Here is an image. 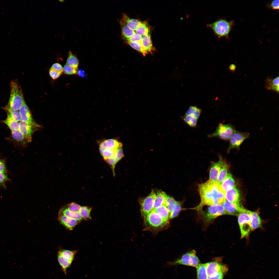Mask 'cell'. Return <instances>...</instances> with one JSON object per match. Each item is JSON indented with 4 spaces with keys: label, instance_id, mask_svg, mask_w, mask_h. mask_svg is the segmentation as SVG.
<instances>
[{
    "label": "cell",
    "instance_id": "cell-51",
    "mask_svg": "<svg viewBox=\"0 0 279 279\" xmlns=\"http://www.w3.org/2000/svg\"><path fill=\"white\" fill-rule=\"evenodd\" d=\"M50 68L61 74L63 72V67L60 64L58 63L53 64Z\"/></svg>",
    "mask_w": 279,
    "mask_h": 279
},
{
    "label": "cell",
    "instance_id": "cell-54",
    "mask_svg": "<svg viewBox=\"0 0 279 279\" xmlns=\"http://www.w3.org/2000/svg\"><path fill=\"white\" fill-rule=\"evenodd\" d=\"M77 74L79 76L82 77H85L86 75L85 72L81 69H78L77 70Z\"/></svg>",
    "mask_w": 279,
    "mask_h": 279
},
{
    "label": "cell",
    "instance_id": "cell-37",
    "mask_svg": "<svg viewBox=\"0 0 279 279\" xmlns=\"http://www.w3.org/2000/svg\"><path fill=\"white\" fill-rule=\"evenodd\" d=\"M91 207L87 206L81 207L79 212L83 219L87 220L91 219V212L92 210Z\"/></svg>",
    "mask_w": 279,
    "mask_h": 279
},
{
    "label": "cell",
    "instance_id": "cell-43",
    "mask_svg": "<svg viewBox=\"0 0 279 279\" xmlns=\"http://www.w3.org/2000/svg\"><path fill=\"white\" fill-rule=\"evenodd\" d=\"M181 210V206L180 202L176 201L174 207L172 212L169 215V218L172 219L176 216Z\"/></svg>",
    "mask_w": 279,
    "mask_h": 279
},
{
    "label": "cell",
    "instance_id": "cell-1",
    "mask_svg": "<svg viewBox=\"0 0 279 279\" xmlns=\"http://www.w3.org/2000/svg\"><path fill=\"white\" fill-rule=\"evenodd\" d=\"M198 190L200 197V202L194 209L198 211H202L204 206L222 204L226 200L225 193L222 189L221 185L217 182L208 180L206 182L199 184Z\"/></svg>",
    "mask_w": 279,
    "mask_h": 279
},
{
    "label": "cell",
    "instance_id": "cell-34",
    "mask_svg": "<svg viewBox=\"0 0 279 279\" xmlns=\"http://www.w3.org/2000/svg\"><path fill=\"white\" fill-rule=\"evenodd\" d=\"M202 112L201 109L197 106H190L186 112L185 115H190L198 119L200 116Z\"/></svg>",
    "mask_w": 279,
    "mask_h": 279
},
{
    "label": "cell",
    "instance_id": "cell-29",
    "mask_svg": "<svg viewBox=\"0 0 279 279\" xmlns=\"http://www.w3.org/2000/svg\"><path fill=\"white\" fill-rule=\"evenodd\" d=\"M153 210L159 215L165 221L168 222L170 214L168 210L165 205H162Z\"/></svg>",
    "mask_w": 279,
    "mask_h": 279
},
{
    "label": "cell",
    "instance_id": "cell-28",
    "mask_svg": "<svg viewBox=\"0 0 279 279\" xmlns=\"http://www.w3.org/2000/svg\"><path fill=\"white\" fill-rule=\"evenodd\" d=\"M4 109L7 112V117L12 119L19 121L21 120L19 110L12 109L6 105Z\"/></svg>",
    "mask_w": 279,
    "mask_h": 279
},
{
    "label": "cell",
    "instance_id": "cell-49",
    "mask_svg": "<svg viewBox=\"0 0 279 279\" xmlns=\"http://www.w3.org/2000/svg\"><path fill=\"white\" fill-rule=\"evenodd\" d=\"M227 272L221 271L214 275L208 277L207 279H223L224 275Z\"/></svg>",
    "mask_w": 279,
    "mask_h": 279
},
{
    "label": "cell",
    "instance_id": "cell-53",
    "mask_svg": "<svg viewBox=\"0 0 279 279\" xmlns=\"http://www.w3.org/2000/svg\"><path fill=\"white\" fill-rule=\"evenodd\" d=\"M0 172L6 173V169L5 163L2 160L0 159Z\"/></svg>",
    "mask_w": 279,
    "mask_h": 279
},
{
    "label": "cell",
    "instance_id": "cell-36",
    "mask_svg": "<svg viewBox=\"0 0 279 279\" xmlns=\"http://www.w3.org/2000/svg\"><path fill=\"white\" fill-rule=\"evenodd\" d=\"M184 121L189 126L194 128L197 125L198 119L190 115H185L182 117Z\"/></svg>",
    "mask_w": 279,
    "mask_h": 279
},
{
    "label": "cell",
    "instance_id": "cell-18",
    "mask_svg": "<svg viewBox=\"0 0 279 279\" xmlns=\"http://www.w3.org/2000/svg\"><path fill=\"white\" fill-rule=\"evenodd\" d=\"M225 197L226 200L230 202L240 204V193L236 187L227 191L225 193Z\"/></svg>",
    "mask_w": 279,
    "mask_h": 279
},
{
    "label": "cell",
    "instance_id": "cell-24",
    "mask_svg": "<svg viewBox=\"0 0 279 279\" xmlns=\"http://www.w3.org/2000/svg\"><path fill=\"white\" fill-rule=\"evenodd\" d=\"M250 215L251 230H253L260 227L262 221L258 213L251 211Z\"/></svg>",
    "mask_w": 279,
    "mask_h": 279
},
{
    "label": "cell",
    "instance_id": "cell-2",
    "mask_svg": "<svg viewBox=\"0 0 279 279\" xmlns=\"http://www.w3.org/2000/svg\"><path fill=\"white\" fill-rule=\"evenodd\" d=\"M234 25V20L229 21L221 18L213 23L207 24L206 27L212 31L214 35L219 40L222 38L227 40L229 39V34Z\"/></svg>",
    "mask_w": 279,
    "mask_h": 279
},
{
    "label": "cell",
    "instance_id": "cell-55",
    "mask_svg": "<svg viewBox=\"0 0 279 279\" xmlns=\"http://www.w3.org/2000/svg\"><path fill=\"white\" fill-rule=\"evenodd\" d=\"M229 70L232 72H234L236 69V66L234 64L230 65L229 67Z\"/></svg>",
    "mask_w": 279,
    "mask_h": 279
},
{
    "label": "cell",
    "instance_id": "cell-3",
    "mask_svg": "<svg viewBox=\"0 0 279 279\" xmlns=\"http://www.w3.org/2000/svg\"><path fill=\"white\" fill-rule=\"evenodd\" d=\"M10 85V94L7 105L12 109L19 110L25 102L21 87L17 80L11 81Z\"/></svg>",
    "mask_w": 279,
    "mask_h": 279
},
{
    "label": "cell",
    "instance_id": "cell-12",
    "mask_svg": "<svg viewBox=\"0 0 279 279\" xmlns=\"http://www.w3.org/2000/svg\"><path fill=\"white\" fill-rule=\"evenodd\" d=\"M37 128L22 120L19 122V131L24 136L26 142L31 141L32 134Z\"/></svg>",
    "mask_w": 279,
    "mask_h": 279
},
{
    "label": "cell",
    "instance_id": "cell-7",
    "mask_svg": "<svg viewBox=\"0 0 279 279\" xmlns=\"http://www.w3.org/2000/svg\"><path fill=\"white\" fill-rule=\"evenodd\" d=\"M224 214L226 212L222 204L212 205L209 206L204 213L203 218L205 223H208L218 216Z\"/></svg>",
    "mask_w": 279,
    "mask_h": 279
},
{
    "label": "cell",
    "instance_id": "cell-5",
    "mask_svg": "<svg viewBox=\"0 0 279 279\" xmlns=\"http://www.w3.org/2000/svg\"><path fill=\"white\" fill-rule=\"evenodd\" d=\"M234 126L230 124L220 123L215 131L208 135L209 138L217 137L225 141L229 140L235 130Z\"/></svg>",
    "mask_w": 279,
    "mask_h": 279
},
{
    "label": "cell",
    "instance_id": "cell-31",
    "mask_svg": "<svg viewBox=\"0 0 279 279\" xmlns=\"http://www.w3.org/2000/svg\"><path fill=\"white\" fill-rule=\"evenodd\" d=\"M207 263L200 264L196 268L198 279H207L206 267Z\"/></svg>",
    "mask_w": 279,
    "mask_h": 279
},
{
    "label": "cell",
    "instance_id": "cell-50",
    "mask_svg": "<svg viewBox=\"0 0 279 279\" xmlns=\"http://www.w3.org/2000/svg\"><path fill=\"white\" fill-rule=\"evenodd\" d=\"M49 74L52 79L56 80L59 78L62 74L50 68L49 71Z\"/></svg>",
    "mask_w": 279,
    "mask_h": 279
},
{
    "label": "cell",
    "instance_id": "cell-46",
    "mask_svg": "<svg viewBox=\"0 0 279 279\" xmlns=\"http://www.w3.org/2000/svg\"><path fill=\"white\" fill-rule=\"evenodd\" d=\"M279 3L278 0L272 1L267 4V7L271 10H278L279 8Z\"/></svg>",
    "mask_w": 279,
    "mask_h": 279
},
{
    "label": "cell",
    "instance_id": "cell-44",
    "mask_svg": "<svg viewBox=\"0 0 279 279\" xmlns=\"http://www.w3.org/2000/svg\"><path fill=\"white\" fill-rule=\"evenodd\" d=\"M66 206L69 210L73 212H79L81 207L80 205L74 202L68 204Z\"/></svg>",
    "mask_w": 279,
    "mask_h": 279
},
{
    "label": "cell",
    "instance_id": "cell-11",
    "mask_svg": "<svg viewBox=\"0 0 279 279\" xmlns=\"http://www.w3.org/2000/svg\"><path fill=\"white\" fill-rule=\"evenodd\" d=\"M145 218L148 224L154 228H161L168 223L153 210L149 213Z\"/></svg>",
    "mask_w": 279,
    "mask_h": 279
},
{
    "label": "cell",
    "instance_id": "cell-39",
    "mask_svg": "<svg viewBox=\"0 0 279 279\" xmlns=\"http://www.w3.org/2000/svg\"><path fill=\"white\" fill-rule=\"evenodd\" d=\"M126 43L133 48L140 52L143 56H145L148 54L147 52L143 48L140 43L129 42H127Z\"/></svg>",
    "mask_w": 279,
    "mask_h": 279
},
{
    "label": "cell",
    "instance_id": "cell-20",
    "mask_svg": "<svg viewBox=\"0 0 279 279\" xmlns=\"http://www.w3.org/2000/svg\"><path fill=\"white\" fill-rule=\"evenodd\" d=\"M140 43L148 54L152 53L154 52V48L153 46L151 35L149 33L142 36Z\"/></svg>",
    "mask_w": 279,
    "mask_h": 279
},
{
    "label": "cell",
    "instance_id": "cell-10",
    "mask_svg": "<svg viewBox=\"0 0 279 279\" xmlns=\"http://www.w3.org/2000/svg\"><path fill=\"white\" fill-rule=\"evenodd\" d=\"M154 191L151 193L142 201L141 204V211L143 216L145 218L153 210L154 200L156 196Z\"/></svg>",
    "mask_w": 279,
    "mask_h": 279
},
{
    "label": "cell",
    "instance_id": "cell-16",
    "mask_svg": "<svg viewBox=\"0 0 279 279\" xmlns=\"http://www.w3.org/2000/svg\"><path fill=\"white\" fill-rule=\"evenodd\" d=\"M58 220L60 223L70 230H72L80 221L69 218L59 212Z\"/></svg>",
    "mask_w": 279,
    "mask_h": 279
},
{
    "label": "cell",
    "instance_id": "cell-32",
    "mask_svg": "<svg viewBox=\"0 0 279 279\" xmlns=\"http://www.w3.org/2000/svg\"><path fill=\"white\" fill-rule=\"evenodd\" d=\"M2 122L5 123L9 128L11 131L19 130V122L14 121L8 117Z\"/></svg>",
    "mask_w": 279,
    "mask_h": 279
},
{
    "label": "cell",
    "instance_id": "cell-30",
    "mask_svg": "<svg viewBox=\"0 0 279 279\" xmlns=\"http://www.w3.org/2000/svg\"><path fill=\"white\" fill-rule=\"evenodd\" d=\"M105 146L107 148L118 149L122 148V143L114 139H110L103 140Z\"/></svg>",
    "mask_w": 279,
    "mask_h": 279
},
{
    "label": "cell",
    "instance_id": "cell-38",
    "mask_svg": "<svg viewBox=\"0 0 279 279\" xmlns=\"http://www.w3.org/2000/svg\"><path fill=\"white\" fill-rule=\"evenodd\" d=\"M103 141L104 142L103 140ZM104 144L105 147L101 154L104 159L106 161L108 159L112 157L118 149H111L106 148L105 146L104 143Z\"/></svg>",
    "mask_w": 279,
    "mask_h": 279
},
{
    "label": "cell",
    "instance_id": "cell-6",
    "mask_svg": "<svg viewBox=\"0 0 279 279\" xmlns=\"http://www.w3.org/2000/svg\"><path fill=\"white\" fill-rule=\"evenodd\" d=\"M78 251L66 250L59 251L57 254V259L62 270L66 274L67 270L71 266L75 255Z\"/></svg>",
    "mask_w": 279,
    "mask_h": 279
},
{
    "label": "cell",
    "instance_id": "cell-8",
    "mask_svg": "<svg viewBox=\"0 0 279 279\" xmlns=\"http://www.w3.org/2000/svg\"><path fill=\"white\" fill-rule=\"evenodd\" d=\"M250 134L235 130L229 140V144L227 152H229L233 149H237L244 141L249 137Z\"/></svg>",
    "mask_w": 279,
    "mask_h": 279
},
{
    "label": "cell",
    "instance_id": "cell-14",
    "mask_svg": "<svg viewBox=\"0 0 279 279\" xmlns=\"http://www.w3.org/2000/svg\"><path fill=\"white\" fill-rule=\"evenodd\" d=\"M225 210L226 214L237 216L244 208L240 204H235L226 200L222 204Z\"/></svg>",
    "mask_w": 279,
    "mask_h": 279
},
{
    "label": "cell",
    "instance_id": "cell-33",
    "mask_svg": "<svg viewBox=\"0 0 279 279\" xmlns=\"http://www.w3.org/2000/svg\"><path fill=\"white\" fill-rule=\"evenodd\" d=\"M228 165L225 162H224L219 173L217 182L220 184L226 177L228 174Z\"/></svg>",
    "mask_w": 279,
    "mask_h": 279
},
{
    "label": "cell",
    "instance_id": "cell-52",
    "mask_svg": "<svg viewBox=\"0 0 279 279\" xmlns=\"http://www.w3.org/2000/svg\"><path fill=\"white\" fill-rule=\"evenodd\" d=\"M8 180L6 173H4L0 172V184L4 185L5 182Z\"/></svg>",
    "mask_w": 279,
    "mask_h": 279
},
{
    "label": "cell",
    "instance_id": "cell-35",
    "mask_svg": "<svg viewBox=\"0 0 279 279\" xmlns=\"http://www.w3.org/2000/svg\"><path fill=\"white\" fill-rule=\"evenodd\" d=\"M150 29L147 23L145 21L142 22L135 31V33L142 36L147 35L149 33Z\"/></svg>",
    "mask_w": 279,
    "mask_h": 279
},
{
    "label": "cell",
    "instance_id": "cell-40",
    "mask_svg": "<svg viewBox=\"0 0 279 279\" xmlns=\"http://www.w3.org/2000/svg\"><path fill=\"white\" fill-rule=\"evenodd\" d=\"M11 134L13 138L17 142L22 143L26 142L24 136L19 130L11 131Z\"/></svg>",
    "mask_w": 279,
    "mask_h": 279
},
{
    "label": "cell",
    "instance_id": "cell-45",
    "mask_svg": "<svg viewBox=\"0 0 279 279\" xmlns=\"http://www.w3.org/2000/svg\"><path fill=\"white\" fill-rule=\"evenodd\" d=\"M142 36L136 33L134 34L131 37L125 40L126 42H140Z\"/></svg>",
    "mask_w": 279,
    "mask_h": 279
},
{
    "label": "cell",
    "instance_id": "cell-23",
    "mask_svg": "<svg viewBox=\"0 0 279 279\" xmlns=\"http://www.w3.org/2000/svg\"><path fill=\"white\" fill-rule=\"evenodd\" d=\"M121 29V34L122 37L126 40L131 37L136 33L135 32L130 28L121 19L119 21Z\"/></svg>",
    "mask_w": 279,
    "mask_h": 279
},
{
    "label": "cell",
    "instance_id": "cell-19",
    "mask_svg": "<svg viewBox=\"0 0 279 279\" xmlns=\"http://www.w3.org/2000/svg\"><path fill=\"white\" fill-rule=\"evenodd\" d=\"M279 76L273 79L268 76L265 80V87L267 90L278 94L279 91Z\"/></svg>",
    "mask_w": 279,
    "mask_h": 279
},
{
    "label": "cell",
    "instance_id": "cell-47",
    "mask_svg": "<svg viewBox=\"0 0 279 279\" xmlns=\"http://www.w3.org/2000/svg\"><path fill=\"white\" fill-rule=\"evenodd\" d=\"M124 156L122 148L119 149L111 157L119 161Z\"/></svg>",
    "mask_w": 279,
    "mask_h": 279
},
{
    "label": "cell",
    "instance_id": "cell-27",
    "mask_svg": "<svg viewBox=\"0 0 279 279\" xmlns=\"http://www.w3.org/2000/svg\"><path fill=\"white\" fill-rule=\"evenodd\" d=\"M66 64L77 70L79 65V60L76 56L70 51L68 53Z\"/></svg>",
    "mask_w": 279,
    "mask_h": 279
},
{
    "label": "cell",
    "instance_id": "cell-26",
    "mask_svg": "<svg viewBox=\"0 0 279 279\" xmlns=\"http://www.w3.org/2000/svg\"><path fill=\"white\" fill-rule=\"evenodd\" d=\"M59 212L62 213L67 217L81 221L82 219L79 212H73L69 210L66 206L61 208Z\"/></svg>",
    "mask_w": 279,
    "mask_h": 279
},
{
    "label": "cell",
    "instance_id": "cell-4",
    "mask_svg": "<svg viewBox=\"0 0 279 279\" xmlns=\"http://www.w3.org/2000/svg\"><path fill=\"white\" fill-rule=\"evenodd\" d=\"M251 211L244 208L237 215L241 238L247 236L251 230Z\"/></svg>",
    "mask_w": 279,
    "mask_h": 279
},
{
    "label": "cell",
    "instance_id": "cell-17",
    "mask_svg": "<svg viewBox=\"0 0 279 279\" xmlns=\"http://www.w3.org/2000/svg\"><path fill=\"white\" fill-rule=\"evenodd\" d=\"M195 252L194 250H191L183 255L181 258L170 262V264L173 265H182L191 266L192 256Z\"/></svg>",
    "mask_w": 279,
    "mask_h": 279
},
{
    "label": "cell",
    "instance_id": "cell-41",
    "mask_svg": "<svg viewBox=\"0 0 279 279\" xmlns=\"http://www.w3.org/2000/svg\"><path fill=\"white\" fill-rule=\"evenodd\" d=\"M176 201L172 197L167 196L166 199L165 205L168 210L169 214L171 213L175 206Z\"/></svg>",
    "mask_w": 279,
    "mask_h": 279
},
{
    "label": "cell",
    "instance_id": "cell-21",
    "mask_svg": "<svg viewBox=\"0 0 279 279\" xmlns=\"http://www.w3.org/2000/svg\"><path fill=\"white\" fill-rule=\"evenodd\" d=\"M121 19L130 28L134 31L136 30L142 22L138 20L130 18L125 14L122 15Z\"/></svg>",
    "mask_w": 279,
    "mask_h": 279
},
{
    "label": "cell",
    "instance_id": "cell-15",
    "mask_svg": "<svg viewBox=\"0 0 279 279\" xmlns=\"http://www.w3.org/2000/svg\"><path fill=\"white\" fill-rule=\"evenodd\" d=\"M223 163V160L221 157H220L218 161L213 163L210 169L209 180L217 182L219 173Z\"/></svg>",
    "mask_w": 279,
    "mask_h": 279
},
{
    "label": "cell",
    "instance_id": "cell-48",
    "mask_svg": "<svg viewBox=\"0 0 279 279\" xmlns=\"http://www.w3.org/2000/svg\"><path fill=\"white\" fill-rule=\"evenodd\" d=\"M107 163L111 166L112 169L113 173L114 174V168L116 164L119 161L111 157L106 160Z\"/></svg>",
    "mask_w": 279,
    "mask_h": 279
},
{
    "label": "cell",
    "instance_id": "cell-9",
    "mask_svg": "<svg viewBox=\"0 0 279 279\" xmlns=\"http://www.w3.org/2000/svg\"><path fill=\"white\" fill-rule=\"evenodd\" d=\"M221 258L215 259L214 261L207 263L206 267V272L208 277L211 276L221 272H227L228 267L221 262Z\"/></svg>",
    "mask_w": 279,
    "mask_h": 279
},
{
    "label": "cell",
    "instance_id": "cell-22",
    "mask_svg": "<svg viewBox=\"0 0 279 279\" xmlns=\"http://www.w3.org/2000/svg\"><path fill=\"white\" fill-rule=\"evenodd\" d=\"M221 186L225 193L228 190L235 187V181L230 173H228L226 177L221 184Z\"/></svg>",
    "mask_w": 279,
    "mask_h": 279
},
{
    "label": "cell",
    "instance_id": "cell-13",
    "mask_svg": "<svg viewBox=\"0 0 279 279\" xmlns=\"http://www.w3.org/2000/svg\"><path fill=\"white\" fill-rule=\"evenodd\" d=\"M19 111L21 120L37 128L40 127V125L37 123L33 119L30 110L25 102L21 106Z\"/></svg>",
    "mask_w": 279,
    "mask_h": 279
},
{
    "label": "cell",
    "instance_id": "cell-42",
    "mask_svg": "<svg viewBox=\"0 0 279 279\" xmlns=\"http://www.w3.org/2000/svg\"><path fill=\"white\" fill-rule=\"evenodd\" d=\"M63 72L67 75L77 74V70L66 64L63 67Z\"/></svg>",
    "mask_w": 279,
    "mask_h": 279
},
{
    "label": "cell",
    "instance_id": "cell-25",
    "mask_svg": "<svg viewBox=\"0 0 279 279\" xmlns=\"http://www.w3.org/2000/svg\"><path fill=\"white\" fill-rule=\"evenodd\" d=\"M167 196L165 192L162 191L158 192L154 200L153 210L164 205Z\"/></svg>",
    "mask_w": 279,
    "mask_h": 279
}]
</instances>
